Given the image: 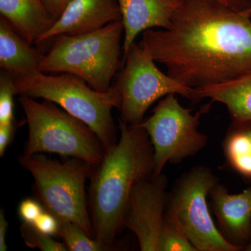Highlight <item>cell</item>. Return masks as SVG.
Here are the masks:
<instances>
[{"mask_svg":"<svg viewBox=\"0 0 251 251\" xmlns=\"http://www.w3.org/2000/svg\"><path fill=\"white\" fill-rule=\"evenodd\" d=\"M140 44L170 76L191 89L251 73V9L218 0H182L168 29L144 31Z\"/></svg>","mask_w":251,"mask_h":251,"instance_id":"obj_1","label":"cell"},{"mask_svg":"<svg viewBox=\"0 0 251 251\" xmlns=\"http://www.w3.org/2000/svg\"><path fill=\"white\" fill-rule=\"evenodd\" d=\"M120 139L105 150L93 167L89 186V211L94 238L115 250L132 189L153 173V150L146 130L119 119Z\"/></svg>","mask_w":251,"mask_h":251,"instance_id":"obj_2","label":"cell"},{"mask_svg":"<svg viewBox=\"0 0 251 251\" xmlns=\"http://www.w3.org/2000/svg\"><path fill=\"white\" fill-rule=\"evenodd\" d=\"M14 80L16 94L49 100L85 122L99 137L105 150L117 141L112 110L120 108L121 97L115 84L107 92H100L72 74L50 75L41 72Z\"/></svg>","mask_w":251,"mask_h":251,"instance_id":"obj_3","label":"cell"},{"mask_svg":"<svg viewBox=\"0 0 251 251\" xmlns=\"http://www.w3.org/2000/svg\"><path fill=\"white\" fill-rule=\"evenodd\" d=\"M123 34L120 21L87 34L55 36L39 71L72 74L97 92H107L123 66Z\"/></svg>","mask_w":251,"mask_h":251,"instance_id":"obj_4","label":"cell"},{"mask_svg":"<svg viewBox=\"0 0 251 251\" xmlns=\"http://www.w3.org/2000/svg\"><path fill=\"white\" fill-rule=\"evenodd\" d=\"M28 126V138L23 154L57 153L77 158L97 166L105 153L101 142L94 130L57 104L20 95Z\"/></svg>","mask_w":251,"mask_h":251,"instance_id":"obj_5","label":"cell"},{"mask_svg":"<svg viewBox=\"0 0 251 251\" xmlns=\"http://www.w3.org/2000/svg\"><path fill=\"white\" fill-rule=\"evenodd\" d=\"M18 162L32 175L36 197L45 210L59 221L74 223L94 238L85 189L94 166L75 158L62 163L41 153L21 155Z\"/></svg>","mask_w":251,"mask_h":251,"instance_id":"obj_6","label":"cell"},{"mask_svg":"<svg viewBox=\"0 0 251 251\" xmlns=\"http://www.w3.org/2000/svg\"><path fill=\"white\" fill-rule=\"evenodd\" d=\"M219 181L208 167L186 172L168 193L165 217L184 232L197 251H241L223 237L211 217L207 198Z\"/></svg>","mask_w":251,"mask_h":251,"instance_id":"obj_7","label":"cell"},{"mask_svg":"<svg viewBox=\"0 0 251 251\" xmlns=\"http://www.w3.org/2000/svg\"><path fill=\"white\" fill-rule=\"evenodd\" d=\"M176 94L161 99L151 116L140 126L146 130L153 150V175H159L167 163L178 164L205 148L208 138L198 130L201 117L210 105L196 114L179 103Z\"/></svg>","mask_w":251,"mask_h":251,"instance_id":"obj_8","label":"cell"},{"mask_svg":"<svg viewBox=\"0 0 251 251\" xmlns=\"http://www.w3.org/2000/svg\"><path fill=\"white\" fill-rule=\"evenodd\" d=\"M123 68L115 82L120 92V120L138 125L149 108L168 94H179L196 103L194 89L164 74L141 44L134 43L123 57Z\"/></svg>","mask_w":251,"mask_h":251,"instance_id":"obj_9","label":"cell"},{"mask_svg":"<svg viewBox=\"0 0 251 251\" xmlns=\"http://www.w3.org/2000/svg\"><path fill=\"white\" fill-rule=\"evenodd\" d=\"M166 175H151L135 185L130 193L124 227L135 234L140 251H160L168 193Z\"/></svg>","mask_w":251,"mask_h":251,"instance_id":"obj_10","label":"cell"},{"mask_svg":"<svg viewBox=\"0 0 251 251\" xmlns=\"http://www.w3.org/2000/svg\"><path fill=\"white\" fill-rule=\"evenodd\" d=\"M209 198L220 232L244 251L251 237V184L242 192L229 194L219 181L209 191Z\"/></svg>","mask_w":251,"mask_h":251,"instance_id":"obj_11","label":"cell"},{"mask_svg":"<svg viewBox=\"0 0 251 251\" xmlns=\"http://www.w3.org/2000/svg\"><path fill=\"white\" fill-rule=\"evenodd\" d=\"M122 21L117 0H73L41 43L60 35L76 36L99 30Z\"/></svg>","mask_w":251,"mask_h":251,"instance_id":"obj_12","label":"cell"},{"mask_svg":"<svg viewBox=\"0 0 251 251\" xmlns=\"http://www.w3.org/2000/svg\"><path fill=\"white\" fill-rule=\"evenodd\" d=\"M124 26L123 57L142 31L168 29L182 0H117Z\"/></svg>","mask_w":251,"mask_h":251,"instance_id":"obj_13","label":"cell"},{"mask_svg":"<svg viewBox=\"0 0 251 251\" xmlns=\"http://www.w3.org/2000/svg\"><path fill=\"white\" fill-rule=\"evenodd\" d=\"M0 14L31 44H40L55 22L41 0H0Z\"/></svg>","mask_w":251,"mask_h":251,"instance_id":"obj_14","label":"cell"},{"mask_svg":"<svg viewBox=\"0 0 251 251\" xmlns=\"http://www.w3.org/2000/svg\"><path fill=\"white\" fill-rule=\"evenodd\" d=\"M44 54L19 35L11 25L0 17V67L13 78L39 71Z\"/></svg>","mask_w":251,"mask_h":251,"instance_id":"obj_15","label":"cell"},{"mask_svg":"<svg viewBox=\"0 0 251 251\" xmlns=\"http://www.w3.org/2000/svg\"><path fill=\"white\" fill-rule=\"evenodd\" d=\"M196 103L203 99L223 103L232 122L251 120V73L233 80L195 90Z\"/></svg>","mask_w":251,"mask_h":251,"instance_id":"obj_16","label":"cell"},{"mask_svg":"<svg viewBox=\"0 0 251 251\" xmlns=\"http://www.w3.org/2000/svg\"><path fill=\"white\" fill-rule=\"evenodd\" d=\"M223 148L226 160L225 166L251 184V120L232 122L223 142Z\"/></svg>","mask_w":251,"mask_h":251,"instance_id":"obj_17","label":"cell"},{"mask_svg":"<svg viewBox=\"0 0 251 251\" xmlns=\"http://www.w3.org/2000/svg\"><path fill=\"white\" fill-rule=\"evenodd\" d=\"M71 251H108L97 239L90 237L80 226L70 221H59L58 235Z\"/></svg>","mask_w":251,"mask_h":251,"instance_id":"obj_18","label":"cell"},{"mask_svg":"<svg viewBox=\"0 0 251 251\" xmlns=\"http://www.w3.org/2000/svg\"><path fill=\"white\" fill-rule=\"evenodd\" d=\"M160 251H197L184 232L164 217L160 237Z\"/></svg>","mask_w":251,"mask_h":251,"instance_id":"obj_19","label":"cell"},{"mask_svg":"<svg viewBox=\"0 0 251 251\" xmlns=\"http://www.w3.org/2000/svg\"><path fill=\"white\" fill-rule=\"evenodd\" d=\"M20 231L25 244L31 249H37L42 251H68L64 242L54 240L51 236L38 230L33 225L23 222Z\"/></svg>","mask_w":251,"mask_h":251,"instance_id":"obj_20","label":"cell"},{"mask_svg":"<svg viewBox=\"0 0 251 251\" xmlns=\"http://www.w3.org/2000/svg\"><path fill=\"white\" fill-rule=\"evenodd\" d=\"M12 75L1 69L0 74V126L15 122L14 97L16 95Z\"/></svg>","mask_w":251,"mask_h":251,"instance_id":"obj_21","label":"cell"},{"mask_svg":"<svg viewBox=\"0 0 251 251\" xmlns=\"http://www.w3.org/2000/svg\"><path fill=\"white\" fill-rule=\"evenodd\" d=\"M45 211L44 206L39 201L36 200H23L18 207V214L23 223L34 225L36 220Z\"/></svg>","mask_w":251,"mask_h":251,"instance_id":"obj_22","label":"cell"},{"mask_svg":"<svg viewBox=\"0 0 251 251\" xmlns=\"http://www.w3.org/2000/svg\"><path fill=\"white\" fill-rule=\"evenodd\" d=\"M33 226L38 230L51 237L58 235L59 220L46 210L42 213Z\"/></svg>","mask_w":251,"mask_h":251,"instance_id":"obj_23","label":"cell"},{"mask_svg":"<svg viewBox=\"0 0 251 251\" xmlns=\"http://www.w3.org/2000/svg\"><path fill=\"white\" fill-rule=\"evenodd\" d=\"M24 123H26V121L20 123L15 121L10 125L0 126V156H4L6 148L14 140L18 127Z\"/></svg>","mask_w":251,"mask_h":251,"instance_id":"obj_24","label":"cell"},{"mask_svg":"<svg viewBox=\"0 0 251 251\" xmlns=\"http://www.w3.org/2000/svg\"><path fill=\"white\" fill-rule=\"evenodd\" d=\"M50 16L57 21L73 0H41Z\"/></svg>","mask_w":251,"mask_h":251,"instance_id":"obj_25","label":"cell"},{"mask_svg":"<svg viewBox=\"0 0 251 251\" xmlns=\"http://www.w3.org/2000/svg\"><path fill=\"white\" fill-rule=\"evenodd\" d=\"M9 227V222L5 218L4 210H0V251H6L8 250L6 244V233Z\"/></svg>","mask_w":251,"mask_h":251,"instance_id":"obj_26","label":"cell"},{"mask_svg":"<svg viewBox=\"0 0 251 251\" xmlns=\"http://www.w3.org/2000/svg\"><path fill=\"white\" fill-rule=\"evenodd\" d=\"M220 2L238 11L251 9V0H218Z\"/></svg>","mask_w":251,"mask_h":251,"instance_id":"obj_27","label":"cell"},{"mask_svg":"<svg viewBox=\"0 0 251 251\" xmlns=\"http://www.w3.org/2000/svg\"><path fill=\"white\" fill-rule=\"evenodd\" d=\"M244 251H251V237L250 241H249V244H247V247L244 248Z\"/></svg>","mask_w":251,"mask_h":251,"instance_id":"obj_28","label":"cell"}]
</instances>
